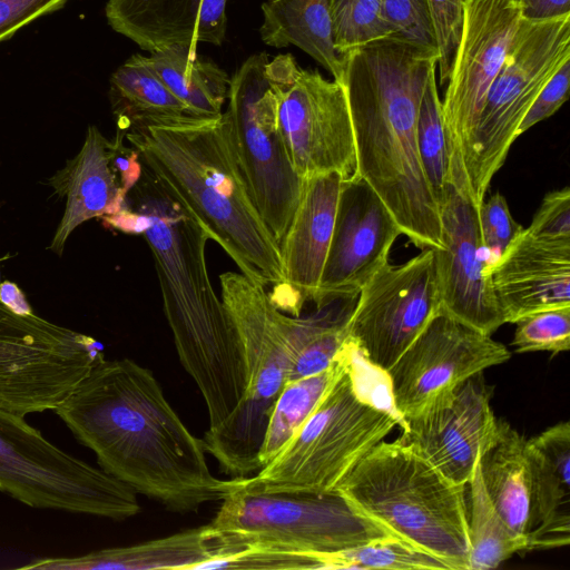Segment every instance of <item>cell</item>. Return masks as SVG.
Returning a JSON list of instances; mask_svg holds the SVG:
<instances>
[{
	"instance_id": "cell-34",
	"label": "cell",
	"mask_w": 570,
	"mask_h": 570,
	"mask_svg": "<svg viewBox=\"0 0 570 570\" xmlns=\"http://www.w3.org/2000/svg\"><path fill=\"white\" fill-rule=\"evenodd\" d=\"M334 46L340 56L392 38L381 0H330Z\"/></svg>"
},
{
	"instance_id": "cell-10",
	"label": "cell",
	"mask_w": 570,
	"mask_h": 570,
	"mask_svg": "<svg viewBox=\"0 0 570 570\" xmlns=\"http://www.w3.org/2000/svg\"><path fill=\"white\" fill-rule=\"evenodd\" d=\"M568 60L570 14L543 20L522 17L488 91L466 155V187L478 208L518 138L519 126L530 106Z\"/></svg>"
},
{
	"instance_id": "cell-3",
	"label": "cell",
	"mask_w": 570,
	"mask_h": 570,
	"mask_svg": "<svg viewBox=\"0 0 570 570\" xmlns=\"http://www.w3.org/2000/svg\"><path fill=\"white\" fill-rule=\"evenodd\" d=\"M127 205L140 213L158 276L164 313L180 364L206 404L208 431L220 428L245 394V372L235 330L208 274L199 222L142 166Z\"/></svg>"
},
{
	"instance_id": "cell-32",
	"label": "cell",
	"mask_w": 570,
	"mask_h": 570,
	"mask_svg": "<svg viewBox=\"0 0 570 570\" xmlns=\"http://www.w3.org/2000/svg\"><path fill=\"white\" fill-rule=\"evenodd\" d=\"M416 141L430 189L439 205L445 200L450 183V159L438 92L436 70L426 83L419 109Z\"/></svg>"
},
{
	"instance_id": "cell-9",
	"label": "cell",
	"mask_w": 570,
	"mask_h": 570,
	"mask_svg": "<svg viewBox=\"0 0 570 570\" xmlns=\"http://www.w3.org/2000/svg\"><path fill=\"white\" fill-rule=\"evenodd\" d=\"M0 491L31 508L115 521L140 512L127 484L65 452L24 416L1 409Z\"/></svg>"
},
{
	"instance_id": "cell-44",
	"label": "cell",
	"mask_w": 570,
	"mask_h": 570,
	"mask_svg": "<svg viewBox=\"0 0 570 570\" xmlns=\"http://www.w3.org/2000/svg\"><path fill=\"white\" fill-rule=\"evenodd\" d=\"M0 301L18 314L29 315L33 313L23 294L14 283H0Z\"/></svg>"
},
{
	"instance_id": "cell-5",
	"label": "cell",
	"mask_w": 570,
	"mask_h": 570,
	"mask_svg": "<svg viewBox=\"0 0 570 570\" xmlns=\"http://www.w3.org/2000/svg\"><path fill=\"white\" fill-rule=\"evenodd\" d=\"M355 344L351 363L331 385L287 444L253 476L236 478L248 494L338 493L356 464L395 426L385 372H379Z\"/></svg>"
},
{
	"instance_id": "cell-33",
	"label": "cell",
	"mask_w": 570,
	"mask_h": 570,
	"mask_svg": "<svg viewBox=\"0 0 570 570\" xmlns=\"http://www.w3.org/2000/svg\"><path fill=\"white\" fill-rule=\"evenodd\" d=\"M316 561L317 569L448 570L438 559L391 535L334 553L317 556Z\"/></svg>"
},
{
	"instance_id": "cell-12",
	"label": "cell",
	"mask_w": 570,
	"mask_h": 570,
	"mask_svg": "<svg viewBox=\"0 0 570 570\" xmlns=\"http://www.w3.org/2000/svg\"><path fill=\"white\" fill-rule=\"evenodd\" d=\"M277 102L278 129L296 175L356 174L352 119L344 86L317 70L303 69L292 55L266 65Z\"/></svg>"
},
{
	"instance_id": "cell-16",
	"label": "cell",
	"mask_w": 570,
	"mask_h": 570,
	"mask_svg": "<svg viewBox=\"0 0 570 570\" xmlns=\"http://www.w3.org/2000/svg\"><path fill=\"white\" fill-rule=\"evenodd\" d=\"M511 353L491 335L439 312L387 371L393 407L402 420L422 412L471 376Z\"/></svg>"
},
{
	"instance_id": "cell-22",
	"label": "cell",
	"mask_w": 570,
	"mask_h": 570,
	"mask_svg": "<svg viewBox=\"0 0 570 570\" xmlns=\"http://www.w3.org/2000/svg\"><path fill=\"white\" fill-rule=\"evenodd\" d=\"M227 0H108L105 14L116 32L150 53L196 52L199 42L223 43Z\"/></svg>"
},
{
	"instance_id": "cell-27",
	"label": "cell",
	"mask_w": 570,
	"mask_h": 570,
	"mask_svg": "<svg viewBox=\"0 0 570 570\" xmlns=\"http://www.w3.org/2000/svg\"><path fill=\"white\" fill-rule=\"evenodd\" d=\"M262 12L259 33L267 46H295L342 81L343 62L334 46L330 0H266Z\"/></svg>"
},
{
	"instance_id": "cell-36",
	"label": "cell",
	"mask_w": 570,
	"mask_h": 570,
	"mask_svg": "<svg viewBox=\"0 0 570 570\" xmlns=\"http://www.w3.org/2000/svg\"><path fill=\"white\" fill-rule=\"evenodd\" d=\"M392 38L436 50L428 0H381Z\"/></svg>"
},
{
	"instance_id": "cell-38",
	"label": "cell",
	"mask_w": 570,
	"mask_h": 570,
	"mask_svg": "<svg viewBox=\"0 0 570 570\" xmlns=\"http://www.w3.org/2000/svg\"><path fill=\"white\" fill-rule=\"evenodd\" d=\"M478 218L482 245L494 261L523 230L513 219L507 199L500 193L482 202L478 208Z\"/></svg>"
},
{
	"instance_id": "cell-37",
	"label": "cell",
	"mask_w": 570,
	"mask_h": 570,
	"mask_svg": "<svg viewBox=\"0 0 570 570\" xmlns=\"http://www.w3.org/2000/svg\"><path fill=\"white\" fill-rule=\"evenodd\" d=\"M433 26L440 81H448L462 23L464 0H428Z\"/></svg>"
},
{
	"instance_id": "cell-30",
	"label": "cell",
	"mask_w": 570,
	"mask_h": 570,
	"mask_svg": "<svg viewBox=\"0 0 570 570\" xmlns=\"http://www.w3.org/2000/svg\"><path fill=\"white\" fill-rule=\"evenodd\" d=\"M109 98L118 130L124 132L139 121L189 114L141 55H132L114 71Z\"/></svg>"
},
{
	"instance_id": "cell-28",
	"label": "cell",
	"mask_w": 570,
	"mask_h": 570,
	"mask_svg": "<svg viewBox=\"0 0 570 570\" xmlns=\"http://www.w3.org/2000/svg\"><path fill=\"white\" fill-rule=\"evenodd\" d=\"M355 343L347 340L336 360L324 371L288 380L278 394L258 454L261 469L268 464L294 436L318 402L352 361Z\"/></svg>"
},
{
	"instance_id": "cell-31",
	"label": "cell",
	"mask_w": 570,
	"mask_h": 570,
	"mask_svg": "<svg viewBox=\"0 0 570 570\" xmlns=\"http://www.w3.org/2000/svg\"><path fill=\"white\" fill-rule=\"evenodd\" d=\"M466 488L468 570L495 569L513 554L527 551L528 540L508 525L491 502L482 481L479 461Z\"/></svg>"
},
{
	"instance_id": "cell-6",
	"label": "cell",
	"mask_w": 570,
	"mask_h": 570,
	"mask_svg": "<svg viewBox=\"0 0 570 570\" xmlns=\"http://www.w3.org/2000/svg\"><path fill=\"white\" fill-rule=\"evenodd\" d=\"M338 493L390 535L468 570V488L454 483L401 438L377 443Z\"/></svg>"
},
{
	"instance_id": "cell-43",
	"label": "cell",
	"mask_w": 570,
	"mask_h": 570,
	"mask_svg": "<svg viewBox=\"0 0 570 570\" xmlns=\"http://www.w3.org/2000/svg\"><path fill=\"white\" fill-rule=\"evenodd\" d=\"M522 17L543 20L570 14V0H517Z\"/></svg>"
},
{
	"instance_id": "cell-18",
	"label": "cell",
	"mask_w": 570,
	"mask_h": 570,
	"mask_svg": "<svg viewBox=\"0 0 570 570\" xmlns=\"http://www.w3.org/2000/svg\"><path fill=\"white\" fill-rule=\"evenodd\" d=\"M392 213L357 174L344 179L333 235L323 268L315 308L358 295L363 285L386 263L402 235Z\"/></svg>"
},
{
	"instance_id": "cell-4",
	"label": "cell",
	"mask_w": 570,
	"mask_h": 570,
	"mask_svg": "<svg viewBox=\"0 0 570 570\" xmlns=\"http://www.w3.org/2000/svg\"><path fill=\"white\" fill-rule=\"evenodd\" d=\"M125 137L148 169L242 274L284 282L281 248L263 222L235 148L228 114H180L131 125Z\"/></svg>"
},
{
	"instance_id": "cell-39",
	"label": "cell",
	"mask_w": 570,
	"mask_h": 570,
	"mask_svg": "<svg viewBox=\"0 0 570 570\" xmlns=\"http://www.w3.org/2000/svg\"><path fill=\"white\" fill-rule=\"evenodd\" d=\"M527 229L538 238L570 243V188L546 194Z\"/></svg>"
},
{
	"instance_id": "cell-17",
	"label": "cell",
	"mask_w": 570,
	"mask_h": 570,
	"mask_svg": "<svg viewBox=\"0 0 570 570\" xmlns=\"http://www.w3.org/2000/svg\"><path fill=\"white\" fill-rule=\"evenodd\" d=\"M478 373L422 412L402 420L400 438L454 483L468 485L481 454L499 438L493 386Z\"/></svg>"
},
{
	"instance_id": "cell-35",
	"label": "cell",
	"mask_w": 570,
	"mask_h": 570,
	"mask_svg": "<svg viewBox=\"0 0 570 570\" xmlns=\"http://www.w3.org/2000/svg\"><path fill=\"white\" fill-rule=\"evenodd\" d=\"M515 324L511 344L517 353L544 351L556 355L570 348V306L540 311Z\"/></svg>"
},
{
	"instance_id": "cell-42",
	"label": "cell",
	"mask_w": 570,
	"mask_h": 570,
	"mask_svg": "<svg viewBox=\"0 0 570 570\" xmlns=\"http://www.w3.org/2000/svg\"><path fill=\"white\" fill-rule=\"evenodd\" d=\"M125 132L117 131L111 141V160L116 169L122 191L128 193L138 183L142 174V164L138 151L134 147L124 145Z\"/></svg>"
},
{
	"instance_id": "cell-29",
	"label": "cell",
	"mask_w": 570,
	"mask_h": 570,
	"mask_svg": "<svg viewBox=\"0 0 570 570\" xmlns=\"http://www.w3.org/2000/svg\"><path fill=\"white\" fill-rule=\"evenodd\" d=\"M168 89L196 116H217L228 97L230 78L195 51L167 49L145 57Z\"/></svg>"
},
{
	"instance_id": "cell-19",
	"label": "cell",
	"mask_w": 570,
	"mask_h": 570,
	"mask_svg": "<svg viewBox=\"0 0 570 570\" xmlns=\"http://www.w3.org/2000/svg\"><path fill=\"white\" fill-rule=\"evenodd\" d=\"M443 248H433L441 312L492 335L504 324L497 303L479 228L478 207L449 185L440 207Z\"/></svg>"
},
{
	"instance_id": "cell-20",
	"label": "cell",
	"mask_w": 570,
	"mask_h": 570,
	"mask_svg": "<svg viewBox=\"0 0 570 570\" xmlns=\"http://www.w3.org/2000/svg\"><path fill=\"white\" fill-rule=\"evenodd\" d=\"M343 181L338 174L305 179L298 206L279 244L284 282L268 295L292 316H301L303 305L313 302L318 291Z\"/></svg>"
},
{
	"instance_id": "cell-40",
	"label": "cell",
	"mask_w": 570,
	"mask_h": 570,
	"mask_svg": "<svg viewBox=\"0 0 570 570\" xmlns=\"http://www.w3.org/2000/svg\"><path fill=\"white\" fill-rule=\"evenodd\" d=\"M570 87V60L566 61L544 85L522 119L518 137L538 122L554 115L567 101Z\"/></svg>"
},
{
	"instance_id": "cell-13",
	"label": "cell",
	"mask_w": 570,
	"mask_h": 570,
	"mask_svg": "<svg viewBox=\"0 0 570 570\" xmlns=\"http://www.w3.org/2000/svg\"><path fill=\"white\" fill-rule=\"evenodd\" d=\"M268 56H249L230 78L228 114L239 164L255 206L278 244L298 206L304 180L294 171L266 76Z\"/></svg>"
},
{
	"instance_id": "cell-2",
	"label": "cell",
	"mask_w": 570,
	"mask_h": 570,
	"mask_svg": "<svg viewBox=\"0 0 570 570\" xmlns=\"http://www.w3.org/2000/svg\"><path fill=\"white\" fill-rule=\"evenodd\" d=\"M357 170L412 244L443 248L439 205L420 160V104L438 51L386 38L341 56Z\"/></svg>"
},
{
	"instance_id": "cell-21",
	"label": "cell",
	"mask_w": 570,
	"mask_h": 570,
	"mask_svg": "<svg viewBox=\"0 0 570 570\" xmlns=\"http://www.w3.org/2000/svg\"><path fill=\"white\" fill-rule=\"evenodd\" d=\"M485 274L504 323L570 306V243L538 238L523 228Z\"/></svg>"
},
{
	"instance_id": "cell-41",
	"label": "cell",
	"mask_w": 570,
	"mask_h": 570,
	"mask_svg": "<svg viewBox=\"0 0 570 570\" xmlns=\"http://www.w3.org/2000/svg\"><path fill=\"white\" fill-rule=\"evenodd\" d=\"M69 0H0V42L33 20L65 7Z\"/></svg>"
},
{
	"instance_id": "cell-24",
	"label": "cell",
	"mask_w": 570,
	"mask_h": 570,
	"mask_svg": "<svg viewBox=\"0 0 570 570\" xmlns=\"http://www.w3.org/2000/svg\"><path fill=\"white\" fill-rule=\"evenodd\" d=\"M531 474L528 550L570 542V423L561 421L527 439Z\"/></svg>"
},
{
	"instance_id": "cell-26",
	"label": "cell",
	"mask_w": 570,
	"mask_h": 570,
	"mask_svg": "<svg viewBox=\"0 0 570 570\" xmlns=\"http://www.w3.org/2000/svg\"><path fill=\"white\" fill-rule=\"evenodd\" d=\"M525 442V436L501 419L499 438L481 454L479 464L485 491L494 508L517 534L528 540L531 474Z\"/></svg>"
},
{
	"instance_id": "cell-1",
	"label": "cell",
	"mask_w": 570,
	"mask_h": 570,
	"mask_svg": "<svg viewBox=\"0 0 570 570\" xmlns=\"http://www.w3.org/2000/svg\"><path fill=\"white\" fill-rule=\"evenodd\" d=\"M100 469L177 513L223 501L236 479L212 474L203 439L166 400L153 372L130 358L94 364L55 410Z\"/></svg>"
},
{
	"instance_id": "cell-15",
	"label": "cell",
	"mask_w": 570,
	"mask_h": 570,
	"mask_svg": "<svg viewBox=\"0 0 570 570\" xmlns=\"http://www.w3.org/2000/svg\"><path fill=\"white\" fill-rule=\"evenodd\" d=\"M433 248L400 265L386 263L361 288L348 337L366 362L387 372L440 312Z\"/></svg>"
},
{
	"instance_id": "cell-11",
	"label": "cell",
	"mask_w": 570,
	"mask_h": 570,
	"mask_svg": "<svg viewBox=\"0 0 570 570\" xmlns=\"http://www.w3.org/2000/svg\"><path fill=\"white\" fill-rule=\"evenodd\" d=\"M92 337L0 301V409L26 416L53 411L102 360Z\"/></svg>"
},
{
	"instance_id": "cell-23",
	"label": "cell",
	"mask_w": 570,
	"mask_h": 570,
	"mask_svg": "<svg viewBox=\"0 0 570 570\" xmlns=\"http://www.w3.org/2000/svg\"><path fill=\"white\" fill-rule=\"evenodd\" d=\"M49 185L66 202L50 245L57 255L62 254L68 237L79 225L115 214L126 205L127 195L111 160V141L92 125L80 151L49 179Z\"/></svg>"
},
{
	"instance_id": "cell-8",
	"label": "cell",
	"mask_w": 570,
	"mask_h": 570,
	"mask_svg": "<svg viewBox=\"0 0 570 570\" xmlns=\"http://www.w3.org/2000/svg\"><path fill=\"white\" fill-rule=\"evenodd\" d=\"M208 524L222 544L219 558L244 549L316 557L390 535L341 493L248 494L236 485Z\"/></svg>"
},
{
	"instance_id": "cell-25",
	"label": "cell",
	"mask_w": 570,
	"mask_h": 570,
	"mask_svg": "<svg viewBox=\"0 0 570 570\" xmlns=\"http://www.w3.org/2000/svg\"><path fill=\"white\" fill-rule=\"evenodd\" d=\"M220 551L216 531L206 524L132 546L107 548L76 557L38 559L19 569L198 570L204 562L219 557Z\"/></svg>"
},
{
	"instance_id": "cell-7",
	"label": "cell",
	"mask_w": 570,
	"mask_h": 570,
	"mask_svg": "<svg viewBox=\"0 0 570 570\" xmlns=\"http://www.w3.org/2000/svg\"><path fill=\"white\" fill-rule=\"evenodd\" d=\"M220 298L235 330L245 372V394L232 416L203 442L233 478L261 469L258 454L273 405L288 381L301 343V317L284 314L265 287L242 273L219 276Z\"/></svg>"
},
{
	"instance_id": "cell-14",
	"label": "cell",
	"mask_w": 570,
	"mask_h": 570,
	"mask_svg": "<svg viewBox=\"0 0 570 570\" xmlns=\"http://www.w3.org/2000/svg\"><path fill=\"white\" fill-rule=\"evenodd\" d=\"M521 19L517 0H464L463 3L461 36L441 104L450 183L466 195L464 167L471 137Z\"/></svg>"
}]
</instances>
